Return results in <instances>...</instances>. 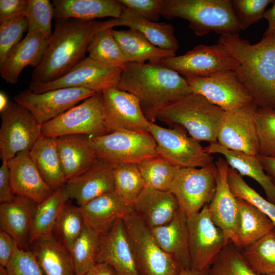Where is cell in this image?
<instances>
[{
	"label": "cell",
	"instance_id": "8992f818",
	"mask_svg": "<svg viewBox=\"0 0 275 275\" xmlns=\"http://www.w3.org/2000/svg\"><path fill=\"white\" fill-rule=\"evenodd\" d=\"M41 133L45 137L52 138L73 134L96 136L109 133L104 120L102 93H96L43 124Z\"/></svg>",
	"mask_w": 275,
	"mask_h": 275
},
{
	"label": "cell",
	"instance_id": "91938a15",
	"mask_svg": "<svg viewBox=\"0 0 275 275\" xmlns=\"http://www.w3.org/2000/svg\"><path fill=\"white\" fill-rule=\"evenodd\" d=\"M10 101L6 94L3 92L0 93V112H3L8 106Z\"/></svg>",
	"mask_w": 275,
	"mask_h": 275
},
{
	"label": "cell",
	"instance_id": "f907efd6",
	"mask_svg": "<svg viewBox=\"0 0 275 275\" xmlns=\"http://www.w3.org/2000/svg\"><path fill=\"white\" fill-rule=\"evenodd\" d=\"M124 7L130 8L153 22L161 15L163 0H119Z\"/></svg>",
	"mask_w": 275,
	"mask_h": 275
},
{
	"label": "cell",
	"instance_id": "ffe728a7",
	"mask_svg": "<svg viewBox=\"0 0 275 275\" xmlns=\"http://www.w3.org/2000/svg\"><path fill=\"white\" fill-rule=\"evenodd\" d=\"M96 263L110 265L117 275H140L122 219H117L101 235Z\"/></svg>",
	"mask_w": 275,
	"mask_h": 275
},
{
	"label": "cell",
	"instance_id": "9a60e30c",
	"mask_svg": "<svg viewBox=\"0 0 275 275\" xmlns=\"http://www.w3.org/2000/svg\"><path fill=\"white\" fill-rule=\"evenodd\" d=\"M96 93L77 88H60L41 93H35L28 89L16 95L13 100L27 109L42 125Z\"/></svg>",
	"mask_w": 275,
	"mask_h": 275
},
{
	"label": "cell",
	"instance_id": "f5cc1de1",
	"mask_svg": "<svg viewBox=\"0 0 275 275\" xmlns=\"http://www.w3.org/2000/svg\"><path fill=\"white\" fill-rule=\"evenodd\" d=\"M17 245L11 235L2 230H0V266H7Z\"/></svg>",
	"mask_w": 275,
	"mask_h": 275
},
{
	"label": "cell",
	"instance_id": "d6986e66",
	"mask_svg": "<svg viewBox=\"0 0 275 275\" xmlns=\"http://www.w3.org/2000/svg\"><path fill=\"white\" fill-rule=\"evenodd\" d=\"M217 169L216 189L208 204L211 217L223 232L227 242L240 249L238 238L239 210L237 198L234 196L228 181L229 165L224 157L215 161Z\"/></svg>",
	"mask_w": 275,
	"mask_h": 275
},
{
	"label": "cell",
	"instance_id": "d590c367",
	"mask_svg": "<svg viewBox=\"0 0 275 275\" xmlns=\"http://www.w3.org/2000/svg\"><path fill=\"white\" fill-rule=\"evenodd\" d=\"M239 210L238 238L240 249L269 233L275 227L270 218L254 206L237 198Z\"/></svg>",
	"mask_w": 275,
	"mask_h": 275
},
{
	"label": "cell",
	"instance_id": "60d3db41",
	"mask_svg": "<svg viewBox=\"0 0 275 275\" xmlns=\"http://www.w3.org/2000/svg\"><path fill=\"white\" fill-rule=\"evenodd\" d=\"M115 191L125 201L132 203L145 185L136 163H126L113 166Z\"/></svg>",
	"mask_w": 275,
	"mask_h": 275
},
{
	"label": "cell",
	"instance_id": "ee69618b",
	"mask_svg": "<svg viewBox=\"0 0 275 275\" xmlns=\"http://www.w3.org/2000/svg\"><path fill=\"white\" fill-rule=\"evenodd\" d=\"M68 201L61 212L54 231L60 237V241L70 252L81 233L85 222L79 207L69 204Z\"/></svg>",
	"mask_w": 275,
	"mask_h": 275
},
{
	"label": "cell",
	"instance_id": "4dcf8cb0",
	"mask_svg": "<svg viewBox=\"0 0 275 275\" xmlns=\"http://www.w3.org/2000/svg\"><path fill=\"white\" fill-rule=\"evenodd\" d=\"M204 149L210 154L222 155L230 167L236 170L242 177L248 176L255 180L263 188L266 199L275 204V185L264 171L258 155H250L230 150L222 147L217 142L210 143Z\"/></svg>",
	"mask_w": 275,
	"mask_h": 275
},
{
	"label": "cell",
	"instance_id": "db71d44e",
	"mask_svg": "<svg viewBox=\"0 0 275 275\" xmlns=\"http://www.w3.org/2000/svg\"><path fill=\"white\" fill-rule=\"evenodd\" d=\"M15 196L11 186L8 162L3 161L0 168V203L10 202Z\"/></svg>",
	"mask_w": 275,
	"mask_h": 275
},
{
	"label": "cell",
	"instance_id": "11a10c76",
	"mask_svg": "<svg viewBox=\"0 0 275 275\" xmlns=\"http://www.w3.org/2000/svg\"><path fill=\"white\" fill-rule=\"evenodd\" d=\"M258 159L266 174L275 185V157L258 155Z\"/></svg>",
	"mask_w": 275,
	"mask_h": 275
},
{
	"label": "cell",
	"instance_id": "3957f363",
	"mask_svg": "<svg viewBox=\"0 0 275 275\" xmlns=\"http://www.w3.org/2000/svg\"><path fill=\"white\" fill-rule=\"evenodd\" d=\"M54 26L43 58L32 72L33 82L48 83L65 75L86 57L94 34L111 28L108 20L74 18L56 19Z\"/></svg>",
	"mask_w": 275,
	"mask_h": 275
},
{
	"label": "cell",
	"instance_id": "9c48e42d",
	"mask_svg": "<svg viewBox=\"0 0 275 275\" xmlns=\"http://www.w3.org/2000/svg\"><path fill=\"white\" fill-rule=\"evenodd\" d=\"M91 140L98 159L113 167L126 163L138 164L158 155L151 134L115 131L91 136Z\"/></svg>",
	"mask_w": 275,
	"mask_h": 275
},
{
	"label": "cell",
	"instance_id": "484cf974",
	"mask_svg": "<svg viewBox=\"0 0 275 275\" xmlns=\"http://www.w3.org/2000/svg\"><path fill=\"white\" fill-rule=\"evenodd\" d=\"M187 217L179 207L169 223L150 229L158 245L173 257L183 270L190 269Z\"/></svg>",
	"mask_w": 275,
	"mask_h": 275
},
{
	"label": "cell",
	"instance_id": "c3c4849f",
	"mask_svg": "<svg viewBox=\"0 0 275 275\" xmlns=\"http://www.w3.org/2000/svg\"><path fill=\"white\" fill-rule=\"evenodd\" d=\"M272 0H230L231 7L241 30L263 18L266 7Z\"/></svg>",
	"mask_w": 275,
	"mask_h": 275
},
{
	"label": "cell",
	"instance_id": "83f0119b",
	"mask_svg": "<svg viewBox=\"0 0 275 275\" xmlns=\"http://www.w3.org/2000/svg\"><path fill=\"white\" fill-rule=\"evenodd\" d=\"M37 205L26 197L16 195L11 201L1 203V230L11 235L21 249H24L29 243Z\"/></svg>",
	"mask_w": 275,
	"mask_h": 275
},
{
	"label": "cell",
	"instance_id": "44dd1931",
	"mask_svg": "<svg viewBox=\"0 0 275 275\" xmlns=\"http://www.w3.org/2000/svg\"><path fill=\"white\" fill-rule=\"evenodd\" d=\"M49 42L41 33L28 31L26 36L13 46L0 62V74L7 82L15 84L26 66L35 68L41 62Z\"/></svg>",
	"mask_w": 275,
	"mask_h": 275
},
{
	"label": "cell",
	"instance_id": "8d00e7d4",
	"mask_svg": "<svg viewBox=\"0 0 275 275\" xmlns=\"http://www.w3.org/2000/svg\"><path fill=\"white\" fill-rule=\"evenodd\" d=\"M108 28L96 32L89 44L88 57L99 63L123 68L129 62Z\"/></svg>",
	"mask_w": 275,
	"mask_h": 275
},
{
	"label": "cell",
	"instance_id": "ac0fdd59",
	"mask_svg": "<svg viewBox=\"0 0 275 275\" xmlns=\"http://www.w3.org/2000/svg\"><path fill=\"white\" fill-rule=\"evenodd\" d=\"M258 106L253 102L225 111L217 134L222 147L250 155H258L255 115Z\"/></svg>",
	"mask_w": 275,
	"mask_h": 275
},
{
	"label": "cell",
	"instance_id": "836d02e7",
	"mask_svg": "<svg viewBox=\"0 0 275 275\" xmlns=\"http://www.w3.org/2000/svg\"><path fill=\"white\" fill-rule=\"evenodd\" d=\"M29 154L43 179L53 191L65 184L57 138L41 135Z\"/></svg>",
	"mask_w": 275,
	"mask_h": 275
},
{
	"label": "cell",
	"instance_id": "cb8c5ba5",
	"mask_svg": "<svg viewBox=\"0 0 275 275\" xmlns=\"http://www.w3.org/2000/svg\"><path fill=\"white\" fill-rule=\"evenodd\" d=\"M79 208L85 223L101 235L108 231L116 221L133 213L132 204L115 190L102 195Z\"/></svg>",
	"mask_w": 275,
	"mask_h": 275
},
{
	"label": "cell",
	"instance_id": "f35d334b",
	"mask_svg": "<svg viewBox=\"0 0 275 275\" xmlns=\"http://www.w3.org/2000/svg\"><path fill=\"white\" fill-rule=\"evenodd\" d=\"M241 249L243 257L257 272L263 275L275 272V229Z\"/></svg>",
	"mask_w": 275,
	"mask_h": 275
},
{
	"label": "cell",
	"instance_id": "681fc988",
	"mask_svg": "<svg viewBox=\"0 0 275 275\" xmlns=\"http://www.w3.org/2000/svg\"><path fill=\"white\" fill-rule=\"evenodd\" d=\"M5 268L8 275H44L33 252L18 245Z\"/></svg>",
	"mask_w": 275,
	"mask_h": 275
},
{
	"label": "cell",
	"instance_id": "5bb4252c",
	"mask_svg": "<svg viewBox=\"0 0 275 275\" xmlns=\"http://www.w3.org/2000/svg\"><path fill=\"white\" fill-rule=\"evenodd\" d=\"M161 63L185 77H208L226 70H236L239 62L221 44H200L184 54L163 60Z\"/></svg>",
	"mask_w": 275,
	"mask_h": 275
},
{
	"label": "cell",
	"instance_id": "ab89813d",
	"mask_svg": "<svg viewBox=\"0 0 275 275\" xmlns=\"http://www.w3.org/2000/svg\"><path fill=\"white\" fill-rule=\"evenodd\" d=\"M144 181L145 187L170 191L178 168L157 155L137 164Z\"/></svg>",
	"mask_w": 275,
	"mask_h": 275
},
{
	"label": "cell",
	"instance_id": "b9f144b4",
	"mask_svg": "<svg viewBox=\"0 0 275 275\" xmlns=\"http://www.w3.org/2000/svg\"><path fill=\"white\" fill-rule=\"evenodd\" d=\"M207 275H263L255 270L246 261L240 249L227 244L208 269Z\"/></svg>",
	"mask_w": 275,
	"mask_h": 275
},
{
	"label": "cell",
	"instance_id": "5b68a950",
	"mask_svg": "<svg viewBox=\"0 0 275 275\" xmlns=\"http://www.w3.org/2000/svg\"><path fill=\"white\" fill-rule=\"evenodd\" d=\"M225 111L203 96L191 93L162 109L156 120L185 129L197 141L217 142Z\"/></svg>",
	"mask_w": 275,
	"mask_h": 275
},
{
	"label": "cell",
	"instance_id": "6125c7cd",
	"mask_svg": "<svg viewBox=\"0 0 275 275\" xmlns=\"http://www.w3.org/2000/svg\"><path fill=\"white\" fill-rule=\"evenodd\" d=\"M268 275H275V272L274 273H271V274H269Z\"/></svg>",
	"mask_w": 275,
	"mask_h": 275
},
{
	"label": "cell",
	"instance_id": "6f0895ef",
	"mask_svg": "<svg viewBox=\"0 0 275 275\" xmlns=\"http://www.w3.org/2000/svg\"><path fill=\"white\" fill-rule=\"evenodd\" d=\"M82 275H117L114 269L105 263H96L89 270Z\"/></svg>",
	"mask_w": 275,
	"mask_h": 275
},
{
	"label": "cell",
	"instance_id": "680465c9",
	"mask_svg": "<svg viewBox=\"0 0 275 275\" xmlns=\"http://www.w3.org/2000/svg\"><path fill=\"white\" fill-rule=\"evenodd\" d=\"M208 269L202 270L189 269L183 270L181 272L176 275H207Z\"/></svg>",
	"mask_w": 275,
	"mask_h": 275
},
{
	"label": "cell",
	"instance_id": "277c9868",
	"mask_svg": "<svg viewBox=\"0 0 275 275\" xmlns=\"http://www.w3.org/2000/svg\"><path fill=\"white\" fill-rule=\"evenodd\" d=\"M161 15L167 19H184L198 36L211 31L221 35L241 31L230 0H163Z\"/></svg>",
	"mask_w": 275,
	"mask_h": 275
},
{
	"label": "cell",
	"instance_id": "7dc6e473",
	"mask_svg": "<svg viewBox=\"0 0 275 275\" xmlns=\"http://www.w3.org/2000/svg\"><path fill=\"white\" fill-rule=\"evenodd\" d=\"M28 30V19L24 15L0 21V62L12 47L22 40L23 34Z\"/></svg>",
	"mask_w": 275,
	"mask_h": 275
},
{
	"label": "cell",
	"instance_id": "7a4b0ae2",
	"mask_svg": "<svg viewBox=\"0 0 275 275\" xmlns=\"http://www.w3.org/2000/svg\"><path fill=\"white\" fill-rule=\"evenodd\" d=\"M218 43L239 62L234 71L253 102L275 110V34L254 44L239 34L221 35Z\"/></svg>",
	"mask_w": 275,
	"mask_h": 275
},
{
	"label": "cell",
	"instance_id": "8fae6325",
	"mask_svg": "<svg viewBox=\"0 0 275 275\" xmlns=\"http://www.w3.org/2000/svg\"><path fill=\"white\" fill-rule=\"evenodd\" d=\"M216 175L214 162L201 168L177 169L170 191L187 216L210 203L215 191Z\"/></svg>",
	"mask_w": 275,
	"mask_h": 275
},
{
	"label": "cell",
	"instance_id": "6da1fadb",
	"mask_svg": "<svg viewBox=\"0 0 275 275\" xmlns=\"http://www.w3.org/2000/svg\"><path fill=\"white\" fill-rule=\"evenodd\" d=\"M116 87L135 96L151 122L162 109L192 93L185 78L161 62H128Z\"/></svg>",
	"mask_w": 275,
	"mask_h": 275
},
{
	"label": "cell",
	"instance_id": "1f68e13d",
	"mask_svg": "<svg viewBox=\"0 0 275 275\" xmlns=\"http://www.w3.org/2000/svg\"><path fill=\"white\" fill-rule=\"evenodd\" d=\"M32 244L44 275H75L70 252L53 234Z\"/></svg>",
	"mask_w": 275,
	"mask_h": 275
},
{
	"label": "cell",
	"instance_id": "603a6c76",
	"mask_svg": "<svg viewBox=\"0 0 275 275\" xmlns=\"http://www.w3.org/2000/svg\"><path fill=\"white\" fill-rule=\"evenodd\" d=\"M29 153H19L7 161L11 183L15 195L26 197L39 204L54 191L43 179Z\"/></svg>",
	"mask_w": 275,
	"mask_h": 275
},
{
	"label": "cell",
	"instance_id": "816d5d0a",
	"mask_svg": "<svg viewBox=\"0 0 275 275\" xmlns=\"http://www.w3.org/2000/svg\"><path fill=\"white\" fill-rule=\"evenodd\" d=\"M28 0H0V21L18 16H26Z\"/></svg>",
	"mask_w": 275,
	"mask_h": 275
},
{
	"label": "cell",
	"instance_id": "f546056e",
	"mask_svg": "<svg viewBox=\"0 0 275 275\" xmlns=\"http://www.w3.org/2000/svg\"><path fill=\"white\" fill-rule=\"evenodd\" d=\"M52 4L56 19L87 21L105 17L118 18L124 8L119 0H53Z\"/></svg>",
	"mask_w": 275,
	"mask_h": 275
},
{
	"label": "cell",
	"instance_id": "ba28073f",
	"mask_svg": "<svg viewBox=\"0 0 275 275\" xmlns=\"http://www.w3.org/2000/svg\"><path fill=\"white\" fill-rule=\"evenodd\" d=\"M1 114L0 158L8 161L19 153L30 152L42 135V125L15 102L10 101Z\"/></svg>",
	"mask_w": 275,
	"mask_h": 275
},
{
	"label": "cell",
	"instance_id": "e0dca14e",
	"mask_svg": "<svg viewBox=\"0 0 275 275\" xmlns=\"http://www.w3.org/2000/svg\"><path fill=\"white\" fill-rule=\"evenodd\" d=\"M101 93L105 122L109 133L129 131L150 134V122L135 96L116 87L106 89Z\"/></svg>",
	"mask_w": 275,
	"mask_h": 275
},
{
	"label": "cell",
	"instance_id": "52a82bcc",
	"mask_svg": "<svg viewBox=\"0 0 275 275\" xmlns=\"http://www.w3.org/2000/svg\"><path fill=\"white\" fill-rule=\"evenodd\" d=\"M123 221L140 275H176L183 270L160 248L150 229L133 212Z\"/></svg>",
	"mask_w": 275,
	"mask_h": 275
},
{
	"label": "cell",
	"instance_id": "2e32d148",
	"mask_svg": "<svg viewBox=\"0 0 275 275\" xmlns=\"http://www.w3.org/2000/svg\"><path fill=\"white\" fill-rule=\"evenodd\" d=\"M185 78L192 93L203 96L225 111L236 109L253 102L234 70L222 71L208 77Z\"/></svg>",
	"mask_w": 275,
	"mask_h": 275
},
{
	"label": "cell",
	"instance_id": "7bdbcfd3",
	"mask_svg": "<svg viewBox=\"0 0 275 275\" xmlns=\"http://www.w3.org/2000/svg\"><path fill=\"white\" fill-rule=\"evenodd\" d=\"M228 181L234 196L254 206L272 222L275 227V204L262 197L249 185L242 177L234 169L229 167Z\"/></svg>",
	"mask_w": 275,
	"mask_h": 275
},
{
	"label": "cell",
	"instance_id": "d6a6232c",
	"mask_svg": "<svg viewBox=\"0 0 275 275\" xmlns=\"http://www.w3.org/2000/svg\"><path fill=\"white\" fill-rule=\"evenodd\" d=\"M112 32L129 62L159 63L165 59L176 56V52L155 46L145 36L134 29L113 30Z\"/></svg>",
	"mask_w": 275,
	"mask_h": 275
},
{
	"label": "cell",
	"instance_id": "7c38bea8",
	"mask_svg": "<svg viewBox=\"0 0 275 275\" xmlns=\"http://www.w3.org/2000/svg\"><path fill=\"white\" fill-rule=\"evenodd\" d=\"M190 268L208 269L226 245L223 231L212 221L208 204L187 217Z\"/></svg>",
	"mask_w": 275,
	"mask_h": 275
},
{
	"label": "cell",
	"instance_id": "f6af8a7d",
	"mask_svg": "<svg viewBox=\"0 0 275 275\" xmlns=\"http://www.w3.org/2000/svg\"><path fill=\"white\" fill-rule=\"evenodd\" d=\"M255 121L258 142V154L275 157V110L258 107Z\"/></svg>",
	"mask_w": 275,
	"mask_h": 275
},
{
	"label": "cell",
	"instance_id": "4fadbf2b",
	"mask_svg": "<svg viewBox=\"0 0 275 275\" xmlns=\"http://www.w3.org/2000/svg\"><path fill=\"white\" fill-rule=\"evenodd\" d=\"M123 68L107 65L86 57L65 75L45 84L30 82L29 89L35 93L65 88H84L101 93L116 87Z\"/></svg>",
	"mask_w": 275,
	"mask_h": 275
},
{
	"label": "cell",
	"instance_id": "74e56055",
	"mask_svg": "<svg viewBox=\"0 0 275 275\" xmlns=\"http://www.w3.org/2000/svg\"><path fill=\"white\" fill-rule=\"evenodd\" d=\"M101 235L85 223L70 252L75 275H82L96 263Z\"/></svg>",
	"mask_w": 275,
	"mask_h": 275
},
{
	"label": "cell",
	"instance_id": "f1b7e54d",
	"mask_svg": "<svg viewBox=\"0 0 275 275\" xmlns=\"http://www.w3.org/2000/svg\"><path fill=\"white\" fill-rule=\"evenodd\" d=\"M108 21L112 28L125 26L137 30L160 48L175 52L179 48V43L172 24L150 21L130 8L124 7L119 18H111Z\"/></svg>",
	"mask_w": 275,
	"mask_h": 275
},
{
	"label": "cell",
	"instance_id": "30bf717a",
	"mask_svg": "<svg viewBox=\"0 0 275 275\" xmlns=\"http://www.w3.org/2000/svg\"><path fill=\"white\" fill-rule=\"evenodd\" d=\"M183 129L179 126L167 128L150 122V133L156 142L157 154L177 168H201L214 163L212 154Z\"/></svg>",
	"mask_w": 275,
	"mask_h": 275
},
{
	"label": "cell",
	"instance_id": "9f6ffc18",
	"mask_svg": "<svg viewBox=\"0 0 275 275\" xmlns=\"http://www.w3.org/2000/svg\"><path fill=\"white\" fill-rule=\"evenodd\" d=\"M272 6L265 10L263 18L268 22V26L263 37H266L275 34V1H273Z\"/></svg>",
	"mask_w": 275,
	"mask_h": 275
},
{
	"label": "cell",
	"instance_id": "94428289",
	"mask_svg": "<svg viewBox=\"0 0 275 275\" xmlns=\"http://www.w3.org/2000/svg\"><path fill=\"white\" fill-rule=\"evenodd\" d=\"M0 275H8L5 267L0 266Z\"/></svg>",
	"mask_w": 275,
	"mask_h": 275
},
{
	"label": "cell",
	"instance_id": "e575fe53",
	"mask_svg": "<svg viewBox=\"0 0 275 275\" xmlns=\"http://www.w3.org/2000/svg\"><path fill=\"white\" fill-rule=\"evenodd\" d=\"M69 197L65 185L37 204L29 235V243L52 234L61 212Z\"/></svg>",
	"mask_w": 275,
	"mask_h": 275
},
{
	"label": "cell",
	"instance_id": "4316f807",
	"mask_svg": "<svg viewBox=\"0 0 275 275\" xmlns=\"http://www.w3.org/2000/svg\"><path fill=\"white\" fill-rule=\"evenodd\" d=\"M61 167L66 180L84 172L98 160L91 136L81 134L57 138Z\"/></svg>",
	"mask_w": 275,
	"mask_h": 275
},
{
	"label": "cell",
	"instance_id": "bcb514c9",
	"mask_svg": "<svg viewBox=\"0 0 275 275\" xmlns=\"http://www.w3.org/2000/svg\"><path fill=\"white\" fill-rule=\"evenodd\" d=\"M54 14L53 4L49 0H28V31H38L49 40Z\"/></svg>",
	"mask_w": 275,
	"mask_h": 275
},
{
	"label": "cell",
	"instance_id": "d4e9b609",
	"mask_svg": "<svg viewBox=\"0 0 275 275\" xmlns=\"http://www.w3.org/2000/svg\"><path fill=\"white\" fill-rule=\"evenodd\" d=\"M179 207L170 191L146 187L132 203L133 213L150 229L169 223Z\"/></svg>",
	"mask_w": 275,
	"mask_h": 275
},
{
	"label": "cell",
	"instance_id": "7402d4cb",
	"mask_svg": "<svg viewBox=\"0 0 275 275\" xmlns=\"http://www.w3.org/2000/svg\"><path fill=\"white\" fill-rule=\"evenodd\" d=\"M113 167L100 160L66 181L69 199L80 207L104 194L115 190Z\"/></svg>",
	"mask_w": 275,
	"mask_h": 275
}]
</instances>
